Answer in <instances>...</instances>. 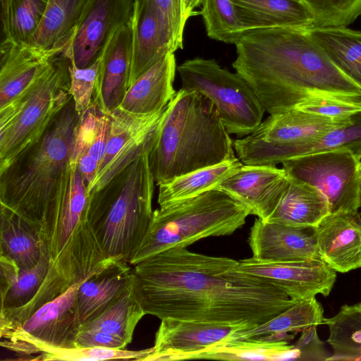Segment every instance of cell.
Here are the masks:
<instances>
[{
    "label": "cell",
    "mask_w": 361,
    "mask_h": 361,
    "mask_svg": "<svg viewBox=\"0 0 361 361\" xmlns=\"http://www.w3.org/2000/svg\"><path fill=\"white\" fill-rule=\"evenodd\" d=\"M240 270L258 276L278 286L293 300L326 297L336 279V271L322 259L266 262L252 257L238 261Z\"/></svg>",
    "instance_id": "cell-15"
},
{
    "label": "cell",
    "mask_w": 361,
    "mask_h": 361,
    "mask_svg": "<svg viewBox=\"0 0 361 361\" xmlns=\"http://www.w3.org/2000/svg\"><path fill=\"white\" fill-rule=\"evenodd\" d=\"M146 152L89 194L87 225L109 258L130 264L151 223L154 180Z\"/></svg>",
    "instance_id": "cell-5"
},
{
    "label": "cell",
    "mask_w": 361,
    "mask_h": 361,
    "mask_svg": "<svg viewBox=\"0 0 361 361\" xmlns=\"http://www.w3.org/2000/svg\"><path fill=\"white\" fill-rule=\"evenodd\" d=\"M159 207L153 212L146 235L130 262L132 266L203 238L229 235L251 214L245 204L218 188Z\"/></svg>",
    "instance_id": "cell-6"
},
{
    "label": "cell",
    "mask_w": 361,
    "mask_h": 361,
    "mask_svg": "<svg viewBox=\"0 0 361 361\" xmlns=\"http://www.w3.org/2000/svg\"><path fill=\"white\" fill-rule=\"evenodd\" d=\"M297 357L293 345H290L288 341H274L262 336L228 341L184 355L180 360H296Z\"/></svg>",
    "instance_id": "cell-29"
},
{
    "label": "cell",
    "mask_w": 361,
    "mask_h": 361,
    "mask_svg": "<svg viewBox=\"0 0 361 361\" xmlns=\"http://www.w3.org/2000/svg\"><path fill=\"white\" fill-rule=\"evenodd\" d=\"M92 0H51L44 18L28 44L43 49L67 47Z\"/></svg>",
    "instance_id": "cell-30"
},
{
    "label": "cell",
    "mask_w": 361,
    "mask_h": 361,
    "mask_svg": "<svg viewBox=\"0 0 361 361\" xmlns=\"http://www.w3.org/2000/svg\"><path fill=\"white\" fill-rule=\"evenodd\" d=\"M294 109L335 119H344L361 111V102L319 97L310 99Z\"/></svg>",
    "instance_id": "cell-42"
},
{
    "label": "cell",
    "mask_w": 361,
    "mask_h": 361,
    "mask_svg": "<svg viewBox=\"0 0 361 361\" xmlns=\"http://www.w3.org/2000/svg\"><path fill=\"white\" fill-rule=\"evenodd\" d=\"M176 50L183 48V18L181 0H153Z\"/></svg>",
    "instance_id": "cell-43"
},
{
    "label": "cell",
    "mask_w": 361,
    "mask_h": 361,
    "mask_svg": "<svg viewBox=\"0 0 361 361\" xmlns=\"http://www.w3.org/2000/svg\"><path fill=\"white\" fill-rule=\"evenodd\" d=\"M290 183L286 171L276 166L245 165L216 188L245 204L251 214L266 221Z\"/></svg>",
    "instance_id": "cell-16"
},
{
    "label": "cell",
    "mask_w": 361,
    "mask_h": 361,
    "mask_svg": "<svg viewBox=\"0 0 361 361\" xmlns=\"http://www.w3.org/2000/svg\"><path fill=\"white\" fill-rule=\"evenodd\" d=\"M70 64L58 55L25 92L0 108V170L42 135L71 98Z\"/></svg>",
    "instance_id": "cell-7"
},
{
    "label": "cell",
    "mask_w": 361,
    "mask_h": 361,
    "mask_svg": "<svg viewBox=\"0 0 361 361\" xmlns=\"http://www.w3.org/2000/svg\"><path fill=\"white\" fill-rule=\"evenodd\" d=\"M177 70L181 88L207 97L229 134L248 135L262 123L265 110L250 85L237 73L221 68L214 59L200 57L185 61Z\"/></svg>",
    "instance_id": "cell-8"
},
{
    "label": "cell",
    "mask_w": 361,
    "mask_h": 361,
    "mask_svg": "<svg viewBox=\"0 0 361 361\" xmlns=\"http://www.w3.org/2000/svg\"><path fill=\"white\" fill-rule=\"evenodd\" d=\"M320 259L336 272L361 268V214L337 212L326 216L315 227Z\"/></svg>",
    "instance_id": "cell-18"
},
{
    "label": "cell",
    "mask_w": 361,
    "mask_h": 361,
    "mask_svg": "<svg viewBox=\"0 0 361 361\" xmlns=\"http://www.w3.org/2000/svg\"><path fill=\"white\" fill-rule=\"evenodd\" d=\"M338 149L350 150L361 159V111L354 114L343 126L308 142L269 152L253 165L276 166L293 158Z\"/></svg>",
    "instance_id": "cell-27"
},
{
    "label": "cell",
    "mask_w": 361,
    "mask_h": 361,
    "mask_svg": "<svg viewBox=\"0 0 361 361\" xmlns=\"http://www.w3.org/2000/svg\"><path fill=\"white\" fill-rule=\"evenodd\" d=\"M148 156L157 185L236 157L214 104L202 94L183 88L166 106Z\"/></svg>",
    "instance_id": "cell-3"
},
{
    "label": "cell",
    "mask_w": 361,
    "mask_h": 361,
    "mask_svg": "<svg viewBox=\"0 0 361 361\" xmlns=\"http://www.w3.org/2000/svg\"><path fill=\"white\" fill-rule=\"evenodd\" d=\"M49 254L41 233V225L0 204V255L13 259L20 269L35 267Z\"/></svg>",
    "instance_id": "cell-24"
},
{
    "label": "cell",
    "mask_w": 361,
    "mask_h": 361,
    "mask_svg": "<svg viewBox=\"0 0 361 361\" xmlns=\"http://www.w3.org/2000/svg\"><path fill=\"white\" fill-rule=\"evenodd\" d=\"M132 60L131 21L110 38L100 56L93 103L109 114L118 108L128 89Z\"/></svg>",
    "instance_id": "cell-20"
},
{
    "label": "cell",
    "mask_w": 361,
    "mask_h": 361,
    "mask_svg": "<svg viewBox=\"0 0 361 361\" xmlns=\"http://www.w3.org/2000/svg\"><path fill=\"white\" fill-rule=\"evenodd\" d=\"M134 0H92L63 52L77 68L94 63L113 35L131 21Z\"/></svg>",
    "instance_id": "cell-12"
},
{
    "label": "cell",
    "mask_w": 361,
    "mask_h": 361,
    "mask_svg": "<svg viewBox=\"0 0 361 361\" xmlns=\"http://www.w3.org/2000/svg\"><path fill=\"white\" fill-rule=\"evenodd\" d=\"M132 60L129 87L145 72L176 49L153 0H134Z\"/></svg>",
    "instance_id": "cell-21"
},
{
    "label": "cell",
    "mask_w": 361,
    "mask_h": 361,
    "mask_svg": "<svg viewBox=\"0 0 361 361\" xmlns=\"http://www.w3.org/2000/svg\"><path fill=\"white\" fill-rule=\"evenodd\" d=\"M235 47L232 66L269 114L313 97L361 102V88L334 65L307 27L249 31Z\"/></svg>",
    "instance_id": "cell-2"
},
{
    "label": "cell",
    "mask_w": 361,
    "mask_h": 361,
    "mask_svg": "<svg viewBox=\"0 0 361 361\" xmlns=\"http://www.w3.org/2000/svg\"><path fill=\"white\" fill-rule=\"evenodd\" d=\"M80 283L42 306L21 324L1 336V346L23 357L50 348H75L81 326L76 304Z\"/></svg>",
    "instance_id": "cell-11"
},
{
    "label": "cell",
    "mask_w": 361,
    "mask_h": 361,
    "mask_svg": "<svg viewBox=\"0 0 361 361\" xmlns=\"http://www.w3.org/2000/svg\"><path fill=\"white\" fill-rule=\"evenodd\" d=\"M307 30L334 65L361 88V31L346 27H309Z\"/></svg>",
    "instance_id": "cell-28"
},
{
    "label": "cell",
    "mask_w": 361,
    "mask_h": 361,
    "mask_svg": "<svg viewBox=\"0 0 361 361\" xmlns=\"http://www.w3.org/2000/svg\"><path fill=\"white\" fill-rule=\"evenodd\" d=\"M20 269L15 261L4 255L0 257V293L4 298L17 279Z\"/></svg>",
    "instance_id": "cell-46"
},
{
    "label": "cell",
    "mask_w": 361,
    "mask_h": 361,
    "mask_svg": "<svg viewBox=\"0 0 361 361\" xmlns=\"http://www.w3.org/2000/svg\"><path fill=\"white\" fill-rule=\"evenodd\" d=\"M115 260L117 259L104 254L83 221L59 255L50 260L47 275L34 298L21 307L1 309L0 337L18 326L42 306Z\"/></svg>",
    "instance_id": "cell-9"
},
{
    "label": "cell",
    "mask_w": 361,
    "mask_h": 361,
    "mask_svg": "<svg viewBox=\"0 0 361 361\" xmlns=\"http://www.w3.org/2000/svg\"><path fill=\"white\" fill-rule=\"evenodd\" d=\"M330 212L329 201L320 190L290 178L287 189L266 221L312 228Z\"/></svg>",
    "instance_id": "cell-26"
},
{
    "label": "cell",
    "mask_w": 361,
    "mask_h": 361,
    "mask_svg": "<svg viewBox=\"0 0 361 361\" xmlns=\"http://www.w3.org/2000/svg\"><path fill=\"white\" fill-rule=\"evenodd\" d=\"M51 0H1L2 40L28 44L40 27Z\"/></svg>",
    "instance_id": "cell-32"
},
{
    "label": "cell",
    "mask_w": 361,
    "mask_h": 361,
    "mask_svg": "<svg viewBox=\"0 0 361 361\" xmlns=\"http://www.w3.org/2000/svg\"><path fill=\"white\" fill-rule=\"evenodd\" d=\"M49 263V254H44L35 267L20 270L16 281L1 298V309L19 308L28 303L44 281Z\"/></svg>",
    "instance_id": "cell-39"
},
{
    "label": "cell",
    "mask_w": 361,
    "mask_h": 361,
    "mask_svg": "<svg viewBox=\"0 0 361 361\" xmlns=\"http://www.w3.org/2000/svg\"><path fill=\"white\" fill-rule=\"evenodd\" d=\"M248 244L252 257L266 262L321 259L314 227L302 228L257 219L250 228Z\"/></svg>",
    "instance_id": "cell-17"
},
{
    "label": "cell",
    "mask_w": 361,
    "mask_h": 361,
    "mask_svg": "<svg viewBox=\"0 0 361 361\" xmlns=\"http://www.w3.org/2000/svg\"><path fill=\"white\" fill-rule=\"evenodd\" d=\"M327 343L333 353L329 360H361V302L343 305L334 317L326 319Z\"/></svg>",
    "instance_id": "cell-35"
},
{
    "label": "cell",
    "mask_w": 361,
    "mask_h": 361,
    "mask_svg": "<svg viewBox=\"0 0 361 361\" xmlns=\"http://www.w3.org/2000/svg\"><path fill=\"white\" fill-rule=\"evenodd\" d=\"M238 264L176 247L133 265V285L146 314L160 319L258 326L296 302Z\"/></svg>",
    "instance_id": "cell-1"
},
{
    "label": "cell",
    "mask_w": 361,
    "mask_h": 361,
    "mask_svg": "<svg viewBox=\"0 0 361 361\" xmlns=\"http://www.w3.org/2000/svg\"><path fill=\"white\" fill-rule=\"evenodd\" d=\"M201 5L209 38L235 45L247 33L232 0H202Z\"/></svg>",
    "instance_id": "cell-36"
},
{
    "label": "cell",
    "mask_w": 361,
    "mask_h": 361,
    "mask_svg": "<svg viewBox=\"0 0 361 361\" xmlns=\"http://www.w3.org/2000/svg\"><path fill=\"white\" fill-rule=\"evenodd\" d=\"M243 164L235 157L209 167L178 176L159 185L158 203L162 206L173 202L195 197L216 188L238 171Z\"/></svg>",
    "instance_id": "cell-31"
},
{
    "label": "cell",
    "mask_w": 361,
    "mask_h": 361,
    "mask_svg": "<svg viewBox=\"0 0 361 361\" xmlns=\"http://www.w3.org/2000/svg\"><path fill=\"white\" fill-rule=\"evenodd\" d=\"M109 121V114L101 111L93 103L80 116L73 140L71 157L86 150L99 164L105 152Z\"/></svg>",
    "instance_id": "cell-37"
},
{
    "label": "cell",
    "mask_w": 361,
    "mask_h": 361,
    "mask_svg": "<svg viewBox=\"0 0 361 361\" xmlns=\"http://www.w3.org/2000/svg\"><path fill=\"white\" fill-rule=\"evenodd\" d=\"M314 16L312 27H347L361 15V0H302Z\"/></svg>",
    "instance_id": "cell-40"
},
{
    "label": "cell",
    "mask_w": 361,
    "mask_h": 361,
    "mask_svg": "<svg viewBox=\"0 0 361 361\" xmlns=\"http://www.w3.org/2000/svg\"><path fill=\"white\" fill-rule=\"evenodd\" d=\"M80 118L71 97L42 135L0 170V204L41 223L69 166Z\"/></svg>",
    "instance_id": "cell-4"
},
{
    "label": "cell",
    "mask_w": 361,
    "mask_h": 361,
    "mask_svg": "<svg viewBox=\"0 0 361 361\" xmlns=\"http://www.w3.org/2000/svg\"><path fill=\"white\" fill-rule=\"evenodd\" d=\"M88 197L87 186L78 166L70 162L40 223L42 239L51 261L59 255L76 228L85 220Z\"/></svg>",
    "instance_id": "cell-14"
},
{
    "label": "cell",
    "mask_w": 361,
    "mask_h": 361,
    "mask_svg": "<svg viewBox=\"0 0 361 361\" xmlns=\"http://www.w3.org/2000/svg\"><path fill=\"white\" fill-rule=\"evenodd\" d=\"M255 326L164 318L155 335L154 351L144 360H180L184 355L233 341L238 333Z\"/></svg>",
    "instance_id": "cell-13"
},
{
    "label": "cell",
    "mask_w": 361,
    "mask_h": 361,
    "mask_svg": "<svg viewBox=\"0 0 361 361\" xmlns=\"http://www.w3.org/2000/svg\"><path fill=\"white\" fill-rule=\"evenodd\" d=\"M133 279V266L117 259L81 282L76 295L81 325L107 310L130 287Z\"/></svg>",
    "instance_id": "cell-22"
},
{
    "label": "cell",
    "mask_w": 361,
    "mask_h": 361,
    "mask_svg": "<svg viewBox=\"0 0 361 361\" xmlns=\"http://www.w3.org/2000/svg\"><path fill=\"white\" fill-rule=\"evenodd\" d=\"M324 320L322 306L314 297L296 301L269 321L238 333L233 340L302 331L312 326L324 324Z\"/></svg>",
    "instance_id": "cell-34"
},
{
    "label": "cell",
    "mask_w": 361,
    "mask_h": 361,
    "mask_svg": "<svg viewBox=\"0 0 361 361\" xmlns=\"http://www.w3.org/2000/svg\"><path fill=\"white\" fill-rule=\"evenodd\" d=\"M100 64V57L86 68L70 64V94L80 116L93 104V95Z\"/></svg>",
    "instance_id": "cell-41"
},
{
    "label": "cell",
    "mask_w": 361,
    "mask_h": 361,
    "mask_svg": "<svg viewBox=\"0 0 361 361\" xmlns=\"http://www.w3.org/2000/svg\"><path fill=\"white\" fill-rule=\"evenodd\" d=\"M293 345L297 352V360L326 361L331 356L324 342L317 334V326H312L302 331Z\"/></svg>",
    "instance_id": "cell-44"
},
{
    "label": "cell",
    "mask_w": 361,
    "mask_h": 361,
    "mask_svg": "<svg viewBox=\"0 0 361 361\" xmlns=\"http://www.w3.org/2000/svg\"><path fill=\"white\" fill-rule=\"evenodd\" d=\"M202 0H181L183 18L185 21L195 15V9L201 4Z\"/></svg>",
    "instance_id": "cell-47"
},
{
    "label": "cell",
    "mask_w": 361,
    "mask_h": 361,
    "mask_svg": "<svg viewBox=\"0 0 361 361\" xmlns=\"http://www.w3.org/2000/svg\"><path fill=\"white\" fill-rule=\"evenodd\" d=\"M247 31L312 27L314 16L302 0H232Z\"/></svg>",
    "instance_id": "cell-25"
},
{
    "label": "cell",
    "mask_w": 361,
    "mask_h": 361,
    "mask_svg": "<svg viewBox=\"0 0 361 361\" xmlns=\"http://www.w3.org/2000/svg\"><path fill=\"white\" fill-rule=\"evenodd\" d=\"M66 48L43 49L2 40L0 47V108L25 92Z\"/></svg>",
    "instance_id": "cell-19"
},
{
    "label": "cell",
    "mask_w": 361,
    "mask_h": 361,
    "mask_svg": "<svg viewBox=\"0 0 361 361\" xmlns=\"http://www.w3.org/2000/svg\"><path fill=\"white\" fill-rule=\"evenodd\" d=\"M154 351L150 348L140 350L110 348L105 347L50 348L40 353L32 360H133L144 361Z\"/></svg>",
    "instance_id": "cell-38"
},
{
    "label": "cell",
    "mask_w": 361,
    "mask_h": 361,
    "mask_svg": "<svg viewBox=\"0 0 361 361\" xmlns=\"http://www.w3.org/2000/svg\"><path fill=\"white\" fill-rule=\"evenodd\" d=\"M176 70L175 55L171 52L134 81L118 108L138 115L166 108L176 94L173 85Z\"/></svg>",
    "instance_id": "cell-23"
},
{
    "label": "cell",
    "mask_w": 361,
    "mask_h": 361,
    "mask_svg": "<svg viewBox=\"0 0 361 361\" xmlns=\"http://www.w3.org/2000/svg\"><path fill=\"white\" fill-rule=\"evenodd\" d=\"M145 314L133 282L107 310L81 325L80 330L99 331L118 337L128 345L132 342L137 324Z\"/></svg>",
    "instance_id": "cell-33"
},
{
    "label": "cell",
    "mask_w": 361,
    "mask_h": 361,
    "mask_svg": "<svg viewBox=\"0 0 361 361\" xmlns=\"http://www.w3.org/2000/svg\"><path fill=\"white\" fill-rule=\"evenodd\" d=\"M290 178L320 190L330 213L357 212L361 207V159L338 149L298 157L282 163Z\"/></svg>",
    "instance_id": "cell-10"
},
{
    "label": "cell",
    "mask_w": 361,
    "mask_h": 361,
    "mask_svg": "<svg viewBox=\"0 0 361 361\" xmlns=\"http://www.w3.org/2000/svg\"><path fill=\"white\" fill-rule=\"evenodd\" d=\"M127 345L121 338L96 330H80L75 341V348L105 347L126 349Z\"/></svg>",
    "instance_id": "cell-45"
}]
</instances>
